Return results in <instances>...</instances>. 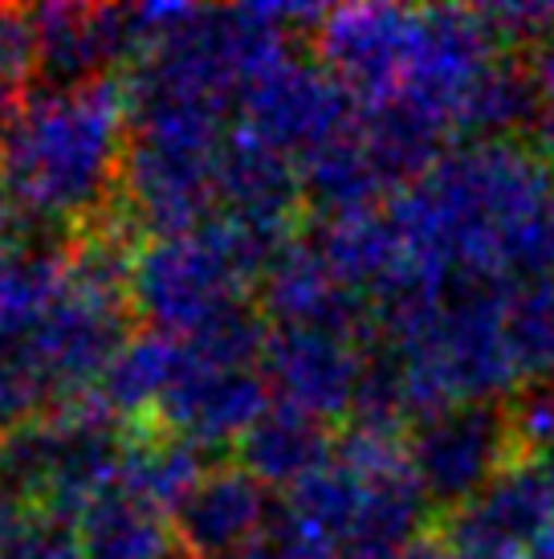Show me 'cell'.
I'll return each mask as SVG.
<instances>
[{
	"mask_svg": "<svg viewBox=\"0 0 554 559\" xmlns=\"http://www.w3.org/2000/svg\"><path fill=\"white\" fill-rule=\"evenodd\" d=\"M404 258L441 278H554V171L530 143H461L387 204Z\"/></svg>",
	"mask_w": 554,
	"mask_h": 559,
	"instance_id": "6da1fadb",
	"label": "cell"
},
{
	"mask_svg": "<svg viewBox=\"0 0 554 559\" xmlns=\"http://www.w3.org/2000/svg\"><path fill=\"white\" fill-rule=\"evenodd\" d=\"M127 147L123 74L70 91H37L0 140V180L21 221L65 229L70 237L119 204Z\"/></svg>",
	"mask_w": 554,
	"mask_h": 559,
	"instance_id": "7a4b0ae2",
	"label": "cell"
},
{
	"mask_svg": "<svg viewBox=\"0 0 554 559\" xmlns=\"http://www.w3.org/2000/svg\"><path fill=\"white\" fill-rule=\"evenodd\" d=\"M286 246L229 217L196 234L143 241L131 270V311L143 326L184 340L220 311L249 302L245 290L262 286Z\"/></svg>",
	"mask_w": 554,
	"mask_h": 559,
	"instance_id": "3957f363",
	"label": "cell"
},
{
	"mask_svg": "<svg viewBox=\"0 0 554 559\" xmlns=\"http://www.w3.org/2000/svg\"><path fill=\"white\" fill-rule=\"evenodd\" d=\"M509 290H514L509 282L453 274L432 335L416 343L436 356L461 404L514 401V389L522 384V368L514 359L506 331ZM396 352H408V347H396Z\"/></svg>",
	"mask_w": 554,
	"mask_h": 559,
	"instance_id": "277c9868",
	"label": "cell"
},
{
	"mask_svg": "<svg viewBox=\"0 0 554 559\" xmlns=\"http://www.w3.org/2000/svg\"><path fill=\"white\" fill-rule=\"evenodd\" d=\"M420 37H424V9L339 4L326 9V21L310 41H314V62L351 94L359 110H371L404 94L420 58Z\"/></svg>",
	"mask_w": 554,
	"mask_h": 559,
	"instance_id": "5b68a950",
	"label": "cell"
},
{
	"mask_svg": "<svg viewBox=\"0 0 554 559\" xmlns=\"http://www.w3.org/2000/svg\"><path fill=\"white\" fill-rule=\"evenodd\" d=\"M518 457L509 401H469L408 433V462L436 511H461Z\"/></svg>",
	"mask_w": 554,
	"mask_h": 559,
	"instance_id": "8992f818",
	"label": "cell"
},
{
	"mask_svg": "<svg viewBox=\"0 0 554 559\" xmlns=\"http://www.w3.org/2000/svg\"><path fill=\"white\" fill-rule=\"evenodd\" d=\"M220 147L131 135L119 204L143 241L184 237L216 221L220 209Z\"/></svg>",
	"mask_w": 554,
	"mask_h": 559,
	"instance_id": "52a82bcc",
	"label": "cell"
},
{
	"mask_svg": "<svg viewBox=\"0 0 554 559\" xmlns=\"http://www.w3.org/2000/svg\"><path fill=\"white\" fill-rule=\"evenodd\" d=\"M237 115H241L237 127L253 131L257 140L286 152L290 159L310 156L314 147L354 131L363 119L351 94L323 66L306 62L293 49L241 91Z\"/></svg>",
	"mask_w": 554,
	"mask_h": 559,
	"instance_id": "ba28073f",
	"label": "cell"
},
{
	"mask_svg": "<svg viewBox=\"0 0 554 559\" xmlns=\"http://www.w3.org/2000/svg\"><path fill=\"white\" fill-rule=\"evenodd\" d=\"M131 302L77 290L65 282L62 298L29 335V352L46 372L58 404L86 396L107 376L110 359L131 340Z\"/></svg>",
	"mask_w": 554,
	"mask_h": 559,
	"instance_id": "9c48e42d",
	"label": "cell"
},
{
	"mask_svg": "<svg viewBox=\"0 0 554 559\" xmlns=\"http://www.w3.org/2000/svg\"><path fill=\"white\" fill-rule=\"evenodd\" d=\"M506 53L502 37L493 29L485 9H465V4H441L424 9V37H420V58L412 66V79L400 98L429 110L432 119L457 135V119L473 82Z\"/></svg>",
	"mask_w": 554,
	"mask_h": 559,
	"instance_id": "30bf717a",
	"label": "cell"
},
{
	"mask_svg": "<svg viewBox=\"0 0 554 559\" xmlns=\"http://www.w3.org/2000/svg\"><path fill=\"white\" fill-rule=\"evenodd\" d=\"M257 307L274 326H310L371 347L375 314L371 298L354 290L323 262V253L298 237L274 258L257 286Z\"/></svg>",
	"mask_w": 554,
	"mask_h": 559,
	"instance_id": "8fae6325",
	"label": "cell"
},
{
	"mask_svg": "<svg viewBox=\"0 0 554 559\" xmlns=\"http://www.w3.org/2000/svg\"><path fill=\"white\" fill-rule=\"evenodd\" d=\"M363 364H368L363 343L310 326H274L262 372L277 404H290L298 413L330 425L351 417Z\"/></svg>",
	"mask_w": 554,
	"mask_h": 559,
	"instance_id": "7c38bea8",
	"label": "cell"
},
{
	"mask_svg": "<svg viewBox=\"0 0 554 559\" xmlns=\"http://www.w3.org/2000/svg\"><path fill=\"white\" fill-rule=\"evenodd\" d=\"M37 33L41 91H70L98 79H115V66L135 62L131 9L119 4H41L29 9Z\"/></svg>",
	"mask_w": 554,
	"mask_h": 559,
	"instance_id": "4fadbf2b",
	"label": "cell"
},
{
	"mask_svg": "<svg viewBox=\"0 0 554 559\" xmlns=\"http://www.w3.org/2000/svg\"><path fill=\"white\" fill-rule=\"evenodd\" d=\"M220 209L229 221L274 241H298V225L306 221L298 159L269 147L245 127L229 131L220 152Z\"/></svg>",
	"mask_w": 554,
	"mask_h": 559,
	"instance_id": "5bb4252c",
	"label": "cell"
},
{
	"mask_svg": "<svg viewBox=\"0 0 554 559\" xmlns=\"http://www.w3.org/2000/svg\"><path fill=\"white\" fill-rule=\"evenodd\" d=\"M192 356V352H188ZM274 392L262 368H201L192 359L184 380L168 392V401L159 404L152 425L196 441L204 450L216 445H237L241 437L269 413Z\"/></svg>",
	"mask_w": 554,
	"mask_h": 559,
	"instance_id": "9a60e30c",
	"label": "cell"
},
{
	"mask_svg": "<svg viewBox=\"0 0 554 559\" xmlns=\"http://www.w3.org/2000/svg\"><path fill=\"white\" fill-rule=\"evenodd\" d=\"M176 547L192 559H232L269 535V490L249 469L213 466L171 514Z\"/></svg>",
	"mask_w": 554,
	"mask_h": 559,
	"instance_id": "2e32d148",
	"label": "cell"
},
{
	"mask_svg": "<svg viewBox=\"0 0 554 559\" xmlns=\"http://www.w3.org/2000/svg\"><path fill=\"white\" fill-rule=\"evenodd\" d=\"M554 523V474L514 457L461 511L445 514L441 544L530 547Z\"/></svg>",
	"mask_w": 554,
	"mask_h": 559,
	"instance_id": "e0dca14e",
	"label": "cell"
},
{
	"mask_svg": "<svg viewBox=\"0 0 554 559\" xmlns=\"http://www.w3.org/2000/svg\"><path fill=\"white\" fill-rule=\"evenodd\" d=\"M188 368H192V356L180 335L143 326V331H131V340L110 359L107 376L94 392L115 417L135 429V425H152L159 404L184 380Z\"/></svg>",
	"mask_w": 554,
	"mask_h": 559,
	"instance_id": "ac0fdd59",
	"label": "cell"
},
{
	"mask_svg": "<svg viewBox=\"0 0 554 559\" xmlns=\"http://www.w3.org/2000/svg\"><path fill=\"white\" fill-rule=\"evenodd\" d=\"M335 445L339 437L326 429V420L274 401L269 413L237 441V466L249 469L265 490H293L314 469L335 462Z\"/></svg>",
	"mask_w": 554,
	"mask_h": 559,
	"instance_id": "d6986e66",
	"label": "cell"
},
{
	"mask_svg": "<svg viewBox=\"0 0 554 559\" xmlns=\"http://www.w3.org/2000/svg\"><path fill=\"white\" fill-rule=\"evenodd\" d=\"M359 135H363V147H368L371 164L387 185V192L400 197L404 188L424 180L445 159V143L453 131L408 98H392L384 107L363 110Z\"/></svg>",
	"mask_w": 554,
	"mask_h": 559,
	"instance_id": "ffe728a7",
	"label": "cell"
},
{
	"mask_svg": "<svg viewBox=\"0 0 554 559\" xmlns=\"http://www.w3.org/2000/svg\"><path fill=\"white\" fill-rule=\"evenodd\" d=\"M208 469H213V462H208L204 445L180 433H168L159 425H135V429H127L123 466H119L115 486L131 490L135 498L152 502L155 511H164L171 519L176 507L196 490V481Z\"/></svg>",
	"mask_w": 554,
	"mask_h": 559,
	"instance_id": "44dd1931",
	"label": "cell"
},
{
	"mask_svg": "<svg viewBox=\"0 0 554 559\" xmlns=\"http://www.w3.org/2000/svg\"><path fill=\"white\" fill-rule=\"evenodd\" d=\"M306 241L323 253V262L347 286L363 290V295H371L380 282L392 278L404 265L400 234H396L387 209H359V213L314 221Z\"/></svg>",
	"mask_w": 554,
	"mask_h": 559,
	"instance_id": "7402d4cb",
	"label": "cell"
},
{
	"mask_svg": "<svg viewBox=\"0 0 554 559\" xmlns=\"http://www.w3.org/2000/svg\"><path fill=\"white\" fill-rule=\"evenodd\" d=\"M77 556L82 559H164L176 547V531L164 511L110 486L77 514Z\"/></svg>",
	"mask_w": 554,
	"mask_h": 559,
	"instance_id": "603a6c76",
	"label": "cell"
},
{
	"mask_svg": "<svg viewBox=\"0 0 554 559\" xmlns=\"http://www.w3.org/2000/svg\"><path fill=\"white\" fill-rule=\"evenodd\" d=\"M298 180H302V201H306L310 221L380 209V201L392 197L371 164L359 127L298 159Z\"/></svg>",
	"mask_w": 554,
	"mask_h": 559,
	"instance_id": "cb8c5ba5",
	"label": "cell"
},
{
	"mask_svg": "<svg viewBox=\"0 0 554 559\" xmlns=\"http://www.w3.org/2000/svg\"><path fill=\"white\" fill-rule=\"evenodd\" d=\"M542 110V94L530 82L522 58H497V62L473 82L465 98L457 135L465 143H514V135H530V127Z\"/></svg>",
	"mask_w": 554,
	"mask_h": 559,
	"instance_id": "d4e9b609",
	"label": "cell"
},
{
	"mask_svg": "<svg viewBox=\"0 0 554 559\" xmlns=\"http://www.w3.org/2000/svg\"><path fill=\"white\" fill-rule=\"evenodd\" d=\"M65 290L62 249H16L0 262V347L29 340Z\"/></svg>",
	"mask_w": 554,
	"mask_h": 559,
	"instance_id": "484cf974",
	"label": "cell"
},
{
	"mask_svg": "<svg viewBox=\"0 0 554 559\" xmlns=\"http://www.w3.org/2000/svg\"><path fill=\"white\" fill-rule=\"evenodd\" d=\"M359 502H363V478L347 462L335 457L323 469H314L306 481H298L293 490H286L281 523L339 551L342 539L354 527Z\"/></svg>",
	"mask_w": 554,
	"mask_h": 559,
	"instance_id": "4316f807",
	"label": "cell"
},
{
	"mask_svg": "<svg viewBox=\"0 0 554 559\" xmlns=\"http://www.w3.org/2000/svg\"><path fill=\"white\" fill-rule=\"evenodd\" d=\"M506 331L522 380H554V278H534L509 290Z\"/></svg>",
	"mask_w": 554,
	"mask_h": 559,
	"instance_id": "83f0119b",
	"label": "cell"
},
{
	"mask_svg": "<svg viewBox=\"0 0 554 559\" xmlns=\"http://www.w3.org/2000/svg\"><path fill=\"white\" fill-rule=\"evenodd\" d=\"M37 33L25 9H0V140L37 94Z\"/></svg>",
	"mask_w": 554,
	"mask_h": 559,
	"instance_id": "f1b7e54d",
	"label": "cell"
},
{
	"mask_svg": "<svg viewBox=\"0 0 554 559\" xmlns=\"http://www.w3.org/2000/svg\"><path fill=\"white\" fill-rule=\"evenodd\" d=\"M58 408L46 372L29 352V340L0 347V437Z\"/></svg>",
	"mask_w": 554,
	"mask_h": 559,
	"instance_id": "f546056e",
	"label": "cell"
},
{
	"mask_svg": "<svg viewBox=\"0 0 554 559\" xmlns=\"http://www.w3.org/2000/svg\"><path fill=\"white\" fill-rule=\"evenodd\" d=\"M509 425L518 441V457L554 474V380L526 384L509 401Z\"/></svg>",
	"mask_w": 554,
	"mask_h": 559,
	"instance_id": "4dcf8cb0",
	"label": "cell"
},
{
	"mask_svg": "<svg viewBox=\"0 0 554 559\" xmlns=\"http://www.w3.org/2000/svg\"><path fill=\"white\" fill-rule=\"evenodd\" d=\"M0 559H82L77 556V531L65 519L25 511Z\"/></svg>",
	"mask_w": 554,
	"mask_h": 559,
	"instance_id": "1f68e13d",
	"label": "cell"
},
{
	"mask_svg": "<svg viewBox=\"0 0 554 559\" xmlns=\"http://www.w3.org/2000/svg\"><path fill=\"white\" fill-rule=\"evenodd\" d=\"M232 559H339V551L330 544H318L302 531L286 527V523H274V531L257 539L253 547H245L241 556Z\"/></svg>",
	"mask_w": 554,
	"mask_h": 559,
	"instance_id": "d6a6232c",
	"label": "cell"
},
{
	"mask_svg": "<svg viewBox=\"0 0 554 559\" xmlns=\"http://www.w3.org/2000/svg\"><path fill=\"white\" fill-rule=\"evenodd\" d=\"M522 66L526 74H530V82L539 86L542 103H554V29L542 33L539 41H530L522 49Z\"/></svg>",
	"mask_w": 554,
	"mask_h": 559,
	"instance_id": "836d02e7",
	"label": "cell"
},
{
	"mask_svg": "<svg viewBox=\"0 0 554 559\" xmlns=\"http://www.w3.org/2000/svg\"><path fill=\"white\" fill-rule=\"evenodd\" d=\"M530 152L554 171V103H542L539 119L530 127Z\"/></svg>",
	"mask_w": 554,
	"mask_h": 559,
	"instance_id": "e575fe53",
	"label": "cell"
},
{
	"mask_svg": "<svg viewBox=\"0 0 554 559\" xmlns=\"http://www.w3.org/2000/svg\"><path fill=\"white\" fill-rule=\"evenodd\" d=\"M16 234H21V213H16L9 188L0 180V262L16 253Z\"/></svg>",
	"mask_w": 554,
	"mask_h": 559,
	"instance_id": "d590c367",
	"label": "cell"
},
{
	"mask_svg": "<svg viewBox=\"0 0 554 559\" xmlns=\"http://www.w3.org/2000/svg\"><path fill=\"white\" fill-rule=\"evenodd\" d=\"M445 556L448 559H530L518 547H490V544H445Z\"/></svg>",
	"mask_w": 554,
	"mask_h": 559,
	"instance_id": "8d00e7d4",
	"label": "cell"
},
{
	"mask_svg": "<svg viewBox=\"0 0 554 559\" xmlns=\"http://www.w3.org/2000/svg\"><path fill=\"white\" fill-rule=\"evenodd\" d=\"M21 514H25V507L16 502V495L4 486V478H0V556H4V547H9V539H13Z\"/></svg>",
	"mask_w": 554,
	"mask_h": 559,
	"instance_id": "74e56055",
	"label": "cell"
},
{
	"mask_svg": "<svg viewBox=\"0 0 554 559\" xmlns=\"http://www.w3.org/2000/svg\"><path fill=\"white\" fill-rule=\"evenodd\" d=\"M392 559H448V556H445V544H441V539H429V535H424V539L408 544L400 556H392Z\"/></svg>",
	"mask_w": 554,
	"mask_h": 559,
	"instance_id": "f35d334b",
	"label": "cell"
},
{
	"mask_svg": "<svg viewBox=\"0 0 554 559\" xmlns=\"http://www.w3.org/2000/svg\"><path fill=\"white\" fill-rule=\"evenodd\" d=\"M526 556H530V559H554V523L542 531L534 544H530V551H526Z\"/></svg>",
	"mask_w": 554,
	"mask_h": 559,
	"instance_id": "ab89813d",
	"label": "cell"
},
{
	"mask_svg": "<svg viewBox=\"0 0 554 559\" xmlns=\"http://www.w3.org/2000/svg\"><path fill=\"white\" fill-rule=\"evenodd\" d=\"M164 559H192V556H188V551H180V547H171V551Z\"/></svg>",
	"mask_w": 554,
	"mask_h": 559,
	"instance_id": "60d3db41",
	"label": "cell"
}]
</instances>
